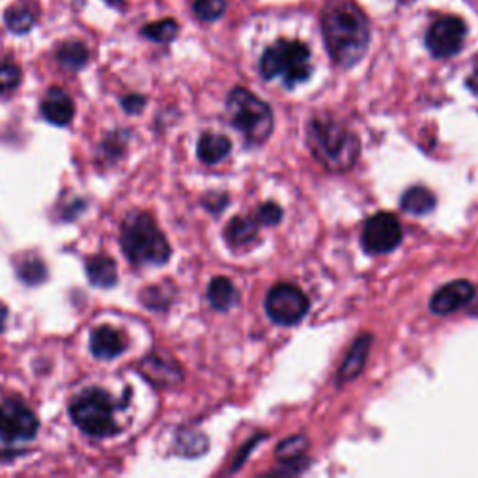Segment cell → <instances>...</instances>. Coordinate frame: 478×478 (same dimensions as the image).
<instances>
[{"mask_svg": "<svg viewBox=\"0 0 478 478\" xmlns=\"http://www.w3.org/2000/svg\"><path fill=\"white\" fill-rule=\"evenodd\" d=\"M232 142L225 135L216 133H204L198 141V159L206 165H217L225 157H228Z\"/></svg>", "mask_w": 478, "mask_h": 478, "instance_id": "cell-16", "label": "cell"}, {"mask_svg": "<svg viewBox=\"0 0 478 478\" xmlns=\"http://www.w3.org/2000/svg\"><path fill=\"white\" fill-rule=\"evenodd\" d=\"M21 68L10 60H0V92H12L21 83Z\"/></svg>", "mask_w": 478, "mask_h": 478, "instance_id": "cell-26", "label": "cell"}, {"mask_svg": "<svg viewBox=\"0 0 478 478\" xmlns=\"http://www.w3.org/2000/svg\"><path fill=\"white\" fill-rule=\"evenodd\" d=\"M436 207V197L427 188H411L402 197V209L411 216H427Z\"/></svg>", "mask_w": 478, "mask_h": 478, "instance_id": "cell-20", "label": "cell"}, {"mask_svg": "<svg viewBox=\"0 0 478 478\" xmlns=\"http://www.w3.org/2000/svg\"><path fill=\"white\" fill-rule=\"evenodd\" d=\"M5 23L8 26V31L14 34H26L32 31V26L36 23V17L32 15L31 10H26L23 6H12L5 14Z\"/></svg>", "mask_w": 478, "mask_h": 478, "instance_id": "cell-22", "label": "cell"}, {"mask_svg": "<svg viewBox=\"0 0 478 478\" xmlns=\"http://www.w3.org/2000/svg\"><path fill=\"white\" fill-rule=\"evenodd\" d=\"M363 247L370 254H387L402 242V225L391 214L372 216L363 226Z\"/></svg>", "mask_w": 478, "mask_h": 478, "instance_id": "cell-9", "label": "cell"}, {"mask_svg": "<svg viewBox=\"0 0 478 478\" xmlns=\"http://www.w3.org/2000/svg\"><path fill=\"white\" fill-rule=\"evenodd\" d=\"M19 277H21L26 284H40V282H43V279L47 277L45 265H43L41 260H38V258H26V260L19 265Z\"/></svg>", "mask_w": 478, "mask_h": 478, "instance_id": "cell-25", "label": "cell"}, {"mask_svg": "<svg viewBox=\"0 0 478 478\" xmlns=\"http://www.w3.org/2000/svg\"><path fill=\"white\" fill-rule=\"evenodd\" d=\"M258 219H247V217H234L226 230L225 235L228 239V244L232 247H245L247 244H251L253 239L258 234Z\"/></svg>", "mask_w": 478, "mask_h": 478, "instance_id": "cell-19", "label": "cell"}, {"mask_svg": "<svg viewBox=\"0 0 478 478\" xmlns=\"http://www.w3.org/2000/svg\"><path fill=\"white\" fill-rule=\"evenodd\" d=\"M280 219H282V209L277 204L268 202L258 207V223L270 226V225H277Z\"/></svg>", "mask_w": 478, "mask_h": 478, "instance_id": "cell-29", "label": "cell"}, {"mask_svg": "<svg viewBox=\"0 0 478 478\" xmlns=\"http://www.w3.org/2000/svg\"><path fill=\"white\" fill-rule=\"evenodd\" d=\"M310 51L301 41L279 40L265 49L260 60V73L263 78H282V83L291 88L310 77Z\"/></svg>", "mask_w": 478, "mask_h": 478, "instance_id": "cell-5", "label": "cell"}, {"mask_svg": "<svg viewBox=\"0 0 478 478\" xmlns=\"http://www.w3.org/2000/svg\"><path fill=\"white\" fill-rule=\"evenodd\" d=\"M142 372L146 378H150L157 385L170 387L181 381L179 366L174 361L159 355H148L142 363Z\"/></svg>", "mask_w": 478, "mask_h": 478, "instance_id": "cell-14", "label": "cell"}, {"mask_svg": "<svg viewBox=\"0 0 478 478\" xmlns=\"http://www.w3.org/2000/svg\"><path fill=\"white\" fill-rule=\"evenodd\" d=\"M6 322H8V308L3 303H0V333L5 331Z\"/></svg>", "mask_w": 478, "mask_h": 478, "instance_id": "cell-32", "label": "cell"}, {"mask_svg": "<svg viewBox=\"0 0 478 478\" xmlns=\"http://www.w3.org/2000/svg\"><path fill=\"white\" fill-rule=\"evenodd\" d=\"M467 87L473 90V94L478 96V68L473 71V75L467 78Z\"/></svg>", "mask_w": 478, "mask_h": 478, "instance_id": "cell-31", "label": "cell"}, {"mask_svg": "<svg viewBox=\"0 0 478 478\" xmlns=\"http://www.w3.org/2000/svg\"><path fill=\"white\" fill-rule=\"evenodd\" d=\"M41 115L51 124L68 125L75 116V105L64 90L51 88L41 101Z\"/></svg>", "mask_w": 478, "mask_h": 478, "instance_id": "cell-12", "label": "cell"}, {"mask_svg": "<svg viewBox=\"0 0 478 478\" xmlns=\"http://www.w3.org/2000/svg\"><path fill=\"white\" fill-rule=\"evenodd\" d=\"M322 31L335 64L352 68L364 57L370 43L368 21L350 0H333L326 6Z\"/></svg>", "mask_w": 478, "mask_h": 478, "instance_id": "cell-1", "label": "cell"}, {"mask_svg": "<svg viewBox=\"0 0 478 478\" xmlns=\"http://www.w3.org/2000/svg\"><path fill=\"white\" fill-rule=\"evenodd\" d=\"M473 299H474L473 284L469 280H455L436 291L430 301V310L437 316H448L464 308Z\"/></svg>", "mask_w": 478, "mask_h": 478, "instance_id": "cell-11", "label": "cell"}, {"mask_svg": "<svg viewBox=\"0 0 478 478\" xmlns=\"http://www.w3.org/2000/svg\"><path fill=\"white\" fill-rule=\"evenodd\" d=\"M226 109L230 124L242 133L251 144H263L273 133V113L268 103H263L245 88H234L228 96Z\"/></svg>", "mask_w": 478, "mask_h": 478, "instance_id": "cell-4", "label": "cell"}, {"mask_svg": "<svg viewBox=\"0 0 478 478\" xmlns=\"http://www.w3.org/2000/svg\"><path fill=\"white\" fill-rule=\"evenodd\" d=\"M122 105H124V109H125L127 113L137 115V113H141V111L144 109L146 99H144L142 96H139V94H131V96H125V97H124Z\"/></svg>", "mask_w": 478, "mask_h": 478, "instance_id": "cell-30", "label": "cell"}, {"mask_svg": "<svg viewBox=\"0 0 478 478\" xmlns=\"http://www.w3.org/2000/svg\"><path fill=\"white\" fill-rule=\"evenodd\" d=\"M467 36V26L460 17L446 15L437 19L428 31L427 45L437 59H448L462 49Z\"/></svg>", "mask_w": 478, "mask_h": 478, "instance_id": "cell-10", "label": "cell"}, {"mask_svg": "<svg viewBox=\"0 0 478 478\" xmlns=\"http://www.w3.org/2000/svg\"><path fill=\"white\" fill-rule=\"evenodd\" d=\"M193 10L202 21H216L225 14L226 3L225 0H195Z\"/></svg>", "mask_w": 478, "mask_h": 478, "instance_id": "cell-27", "label": "cell"}, {"mask_svg": "<svg viewBox=\"0 0 478 478\" xmlns=\"http://www.w3.org/2000/svg\"><path fill=\"white\" fill-rule=\"evenodd\" d=\"M307 446H308V441H307L305 436L288 437L277 446V458L280 462H291V460L299 458L301 455H305Z\"/></svg>", "mask_w": 478, "mask_h": 478, "instance_id": "cell-24", "label": "cell"}, {"mask_svg": "<svg viewBox=\"0 0 478 478\" xmlns=\"http://www.w3.org/2000/svg\"><path fill=\"white\" fill-rule=\"evenodd\" d=\"M87 275L94 286L111 288L118 280L116 262L109 256H94L87 263Z\"/></svg>", "mask_w": 478, "mask_h": 478, "instance_id": "cell-17", "label": "cell"}, {"mask_svg": "<svg viewBox=\"0 0 478 478\" xmlns=\"http://www.w3.org/2000/svg\"><path fill=\"white\" fill-rule=\"evenodd\" d=\"M178 34V23L174 19H161L157 23H150L142 29V36L157 43H169Z\"/></svg>", "mask_w": 478, "mask_h": 478, "instance_id": "cell-23", "label": "cell"}, {"mask_svg": "<svg viewBox=\"0 0 478 478\" xmlns=\"http://www.w3.org/2000/svg\"><path fill=\"white\" fill-rule=\"evenodd\" d=\"M370 342H372V336L370 335H363L361 338L355 340V344L352 346L350 354L346 355V361L342 363L340 370H338V383H346V381H352L355 380L364 364H366V359H368V352H370Z\"/></svg>", "mask_w": 478, "mask_h": 478, "instance_id": "cell-15", "label": "cell"}, {"mask_svg": "<svg viewBox=\"0 0 478 478\" xmlns=\"http://www.w3.org/2000/svg\"><path fill=\"white\" fill-rule=\"evenodd\" d=\"M120 244L135 265H163L170 258V245L148 214H133L122 226Z\"/></svg>", "mask_w": 478, "mask_h": 478, "instance_id": "cell-3", "label": "cell"}, {"mask_svg": "<svg viewBox=\"0 0 478 478\" xmlns=\"http://www.w3.org/2000/svg\"><path fill=\"white\" fill-rule=\"evenodd\" d=\"M57 59L68 69H81L88 62V49L81 41H66L60 45Z\"/></svg>", "mask_w": 478, "mask_h": 478, "instance_id": "cell-21", "label": "cell"}, {"mask_svg": "<svg viewBox=\"0 0 478 478\" xmlns=\"http://www.w3.org/2000/svg\"><path fill=\"white\" fill-rule=\"evenodd\" d=\"M265 310L279 326H296L308 312V299L294 284H277L265 299Z\"/></svg>", "mask_w": 478, "mask_h": 478, "instance_id": "cell-8", "label": "cell"}, {"mask_svg": "<svg viewBox=\"0 0 478 478\" xmlns=\"http://www.w3.org/2000/svg\"><path fill=\"white\" fill-rule=\"evenodd\" d=\"M107 3H109L111 6H122V5L125 3V0H107Z\"/></svg>", "mask_w": 478, "mask_h": 478, "instance_id": "cell-33", "label": "cell"}, {"mask_svg": "<svg viewBox=\"0 0 478 478\" xmlns=\"http://www.w3.org/2000/svg\"><path fill=\"white\" fill-rule=\"evenodd\" d=\"M40 428L36 415L19 400L0 404V458H14L15 448L31 443Z\"/></svg>", "mask_w": 478, "mask_h": 478, "instance_id": "cell-7", "label": "cell"}, {"mask_svg": "<svg viewBox=\"0 0 478 478\" xmlns=\"http://www.w3.org/2000/svg\"><path fill=\"white\" fill-rule=\"evenodd\" d=\"M307 141L316 161L333 172L350 170L361 153V141L355 133L333 120H312Z\"/></svg>", "mask_w": 478, "mask_h": 478, "instance_id": "cell-2", "label": "cell"}, {"mask_svg": "<svg viewBox=\"0 0 478 478\" xmlns=\"http://www.w3.org/2000/svg\"><path fill=\"white\" fill-rule=\"evenodd\" d=\"M207 299L211 307L225 312V310H230L237 303V290L228 279L217 277L209 282Z\"/></svg>", "mask_w": 478, "mask_h": 478, "instance_id": "cell-18", "label": "cell"}, {"mask_svg": "<svg viewBox=\"0 0 478 478\" xmlns=\"http://www.w3.org/2000/svg\"><path fill=\"white\" fill-rule=\"evenodd\" d=\"M474 312H476V316H478V299H476V305H474V308H473Z\"/></svg>", "mask_w": 478, "mask_h": 478, "instance_id": "cell-34", "label": "cell"}, {"mask_svg": "<svg viewBox=\"0 0 478 478\" xmlns=\"http://www.w3.org/2000/svg\"><path fill=\"white\" fill-rule=\"evenodd\" d=\"M71 418L85 434L94 437H107L118 432L115 420V402L107 392L88 389L78 394L71 404Z\"/></svg>", "mask_w": 478, "mask_h": 478, "instance_id": "cell-6", "label": "cell"}, {"mask_svg": "<svg viewBox=\"0 0 478 478\" xmlns=\"http://www.w3.org/2000/svg\"><path fill=\"white\" fill-rule=\"evenodd\" d=\"M206 445H207V441L200 434L188 432V434H181L178 437V450L185 456H198V455H202L204 450H206Z\"/></svg>", "mask_w": 478, "mask_h": 478, "instance_id": "cell-28", "label": "cell"}, {"mask_svg": "<svg viewBox=\"0 0 478 478\" xmlns=\"http://www.w3.org/2000/svg\"><path fill=\"white\" fill-rule=\"evenodd\" d=\"M127 348V342L124 333L105 326V327H97L92 333L90 338V350L96 357L99 359H115L118 355H122Z\"/></svg>", "mask_w": 478, "mask_h": 478, "instance_id": "cell-13", "label": "cell"}]
</instances>
